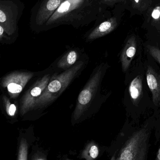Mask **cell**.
Returning <instances> with one entry per match:
<instances>
[{
    "label": "cell",
    "mask_w": 160,
    "mask_h": 160,
    "mask_svg": "<svg viewBox=\"0 0 160 160\" xmlns=\"http://www.w3.org/2000/svg\"><path fill=\"white\" fill-rule=\"evenodd\" d=\"M153 115L142 123L135 124L126 118L123 125L108 148L112 160H147L151 136L154 131Z\"/></svg>",
    "instance_id": "1"
},
{
    "label": "cell",
    "mask_w": 160,
    "mask_h": 160,
    "mask_svg": "<svg viewBox=\"0 0 160 160\" xmlns=\"http://www.w3.org/2000/svg\"><path fill=\"white\" fill-rule=\"evenodd\" d=\"M124 75L125 88L122 102L126 118L135 124H139L144 114L153 108L144 63L139 62Z\"/></svg>",
    "instance_id": "2"
},
{
    "label": "cell",
    "mask_w": 160,
    "mask_h": 160,
    "mask_svg": "<svg viewBox=\"0 0 160 160\" xmlns=\"http://www.w3.org/2000/svg\"><path fill=\"white\" fill-rule=\"evenodd\" d=\"M101 5L94 0H64L49 18L43 32L62 25L76 29L88 26L98 18Z\"/></svg>",
    "instance_id": "3"
},
{
    "label": "cell",
    "mask_w": 160,
    "mask_h": 160,
    "mask_svg": "<svg viewBox=\"0 0 160 160\" xmlns=\"http://www.w3.org/2000/svg\"><path fill=\"white\" fill-rule=\"evenodd\" d=\"M25 4L20 0H0V42L11 44L19 36V21Z\"/></svg>",
    "instance_id": "4"
},
{
    "label": "cell",
    "mask_w": 160,
    "mask_h": 160,
    "mask_svg": "<svg viewBox=\"0 0 160 160\" xmlns=\"http://www.w3.org/2000/svg\"><path fill=\"white\" fill-rule=\"evenodd\" d=\"M64 0H38L31 10L29 26L34 33L42 32L48 19Z\"/></svg>",
    "instance_id": "5"
},
{
    "label": "cell",
    "mask_w": 160,
    "mask_h": 160,
    "mask_svg": "<svg viewBox=\"0 0 160 160\" xmlns=\"http://www.w3.org/2000/svg\"><path fill=\"white\" fill-rule=\"evenodd\" d=\"M144 63L146 79L151 94L153 111L160 107V66L150 57Z\"/></svg>",
    "instance_id": "6"
},
{
    "label": "cell",
    "mask_w": 160,
    "mask_h": 160,
    "mask_svg": "<svg viewBox=\"0 0 160 160\" xmlns=\"http://www.w3.org/2000/svg\"><path fill=\"white\" fill-rule=\"evenodd\" d=\"M83 65L80 62L75 67L66 72L57 78V79L51 81L45 91L35 101L34 104H43L53 100V94L58 92L62 89L68 85L75 72Z\"/></svg>",
    "instance_id": "7"
},
{
    "label": "cell",
    "mask_w": 160,
    "mask_h": 160,
    "mask_svg": "<svg viewBox=\"0 0 160 160\" xmlns=\"http://www.w3.org/2000/svg\"><path fill=\"white\" fill-rule=\"evenodd\" d=\"M137 52V44L135 37L131 36L127 40L120 55L121 67L123 74L129 72L134 66L138 64L134 61Z\"/></svg>",
    "instance_id": "8"
},
{
    "label": "cell",
    "mask_w": 160,
    "mask_h": 160,
    "mask_svg": "<svg viewBox=\"0 0 160 160\" xmlns=\"http://www.w3.org/2000/svg\"><path fill=\"white\" fill-rule=\"evenodd\" d=\"M118 26L117 18H108L89 30L84 34L83 38L86 42H92L96 39H99L112 32Z\"/></svg>",
    "instance_id": "9"
},
{
    "label": "cell",
    "mask_w": 160,
    "mask_h": 160,
    "mask_svg": "<svg viewBox=\"0 0 160 160\" xmlns=\"http://www.w3.org/2000/svg\"><path fill=\"white\" fill-rule=\"evenodd\" d=\"M31 78L30 74L13 73L5 78L3 86L7 87V89L12 96L19 94L23 90L27 82Z\"/></svg>",
    "instance_id": "10"
},
{
    "label": "cell",
    "mask_w": 160,
    "mask_h": 160,
    "mask_svg": "<svg viewBox=\"0 0 160 160\" xmlns=\"http://www.w3.org/2000/svg\"><path fill=\"white\" fill-rule=\"evenodd\" d=\"M48 79L49 78L47 77H44L41 81L38 83V85H36L30 91L29 93L27 94L23 102L22 106L23 111L27 110L33 105L34 100H35L34 98H37L42 94V91L45 89L47 86Z\"/></svg>",
    "instance_id": "11"
},
{
    "label": "cell",
    "mask_w": 160,
    "mask_h": 160,
    "mask_svg": "<svg viewBox=\"0 0 160 160\" xmlns=\"http://www.w3.org/2000/svg\"><path fill=\"white\" fill-rule=\"evenodd\" d=\"M79 48H71L67 50V52L59 62V65H72L75 63L79 56Z\"/></svg>",
    "instance_id": "12"
},
{
    "label": "cell",
    "mask_w": 160,
    "mask_h": 160,
    "mask_svg": "<svg viewBox=\"0 0 160 160\" xmlns=\"http://www.w3.org/2000/svg\"><path fill=\"white\" fill-rule=\"evenodd\" d=\"M152 115L155 118V126L154 128V144H157L160 142V107L156 110L153 111Z\"/></svg>",
    "instance_id": "13"
},
{
    "label": "cell",
    "mask_w": 160,
    "mask_h": 160,
    "mask_svg": "<svg viewBox=\"0 0 160 160\" xmlns=\"http://www.w3.org/2000/svg\"><path fill=\"white\" fill-rule=\"evenodd\" d=\"M147 51L149 55L159 64L160 66V49L154 46L148 45L147 46Z\"/></svg>",
    "instance_id": "14"
},
{
    "label": "cell",
    "mask_w": 160,
    "mask_h": 160,
    "mask_svg": "<svg viewBox=\"0 0 160 160\" xmlns=\"http://www.w3.org/2000/svg\"><path fill=\"white\" fill-rule=\"evenodd\" d=\"M89 154L90 157L92 159L97 158L99 154V149L98 147L95 145H92L90 149Z\"/></svg>",
    "instance_id": "15"
},
{
    "label": "cell",
    "mask_w": 160,
    "mask_h": 160,
    "mask_svg": "<svg viewBox=\"0 0 160 160\" xmlns=\"http://www.w3.org/2000/svg\"><path fill=\"white\" fill-rule=\"evenodd\" d=\"M151 16L155 20L160 19V6H157L154 8L152 12Z\"/></svg>",
    "instance_id": "16"
},
{
    "label": "cell",
    "mask_w": 160,
    "mask_h": 160,
    "mask_svg": "<svg viewBox=\"0 0 160 160\" xmlns=\"http://www.w3.org/2000/svg\"><path fill=\"white\" fill-rule=\"evenodd\" d=\"M16 111V107L14 104H11L10 106L9 107V115L11 116H13L14 115Z\"/></svg>",
    "instance_id": "17"
},
{
    "label": "cell",
    "mask_w": 160,
    "mask_h": 160,
    "mask_svg": "<svg viewBox=\"0 0 160 160\" xmlns=\"http://www.w3.org/2000/svg\"><path fill=\"white\" fill-rule=\"evenodd\" d=\"M143 0H132L133 4H134V6L138 8H141L143 7V5H142V1Z\"/></svg>",
    "instance_id": "18"
},
{
    "label": "cell",
    "mask_w": 160,
    "mask_h": 160,
    "mask_svg": "<svg viewBox=\"0 0 160 160\" xmlns=\"http://www.w3.org/2000/svg\"><path fill=\"white\" fill-rule=\"evenodd\" d=\"M155 160H160V144L155 154Z\"/></svg>",
    "instance_id": "19"
},
{
    "label": "cell",
    "mask_w": 160,
    "mask_h": 160,
    "mask_svg": "<svg viewBox=\"0 0 160 160\" xmlns=\"http://www.w3.org/2000/svg\"><path fill=\"white\" fill-rule=\"evenodd\" d=\"M94 1H95L97 2H99V3H100V2H101V0H94Z\"/></svg>",
    "instance_id": "20"
}]
</instances>
